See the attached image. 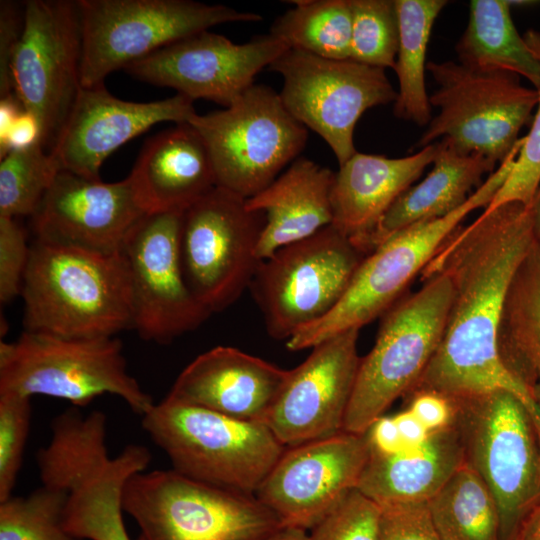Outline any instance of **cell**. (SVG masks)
Listing matches in <instances>:
<instances>
[{"label": "cell", "instance_id": "1", "mask_svg": "<svg viewBox=\"0 0 540 540\" xmlns=\"http://www.w3.org/2000/svg\"><path fill=\"white\" fill-rule=\"evenodd\" d=\"M534 242L530 208L518 202L483 211L451 233L422 271L441 270L451 280L443 337L404 398L433 392L453 399L507 390L521 399L540 425L538 408L506 370L497 347L509 284Z\"/></svg>", "mask_w": 540, "mask_h": 540}, {"label": "cell", "instance_id": "2", "mask_svg": "<svg viewBox=\"0 0 540 540\" xmlns=\"http://www.w3.org/2000/svg\"><path fill=\"white\" fill-rule=\"evenodd\" d=\"M21 295L25 331L100 338L132 328L130 276L122 252L35 238Z\"/></svg>", "mask_w": 540, "mask_h": 540}, {"label": "cell", "instance_id": "3", "mask_svg": "<svg viewBox=\"0 0 540 540\" xmlns=\"http://www.w3.org/2000/svg\"><path fill=\"white\" fill-rule=\"evenodd\" d=\"M448 400L464 463L497 503L500 539L515 540L527 515L540 504V425L507 390Z\"/></svg>", "mask_w": 540, "mask_h": 540}, {"label": "cell", "instance_id": "4", "mask_svg": "<svg viewBox=\"0 0 540 540\" xmlns=\"http://www.w3.org/2000/svg\"><path fill=\"white\" fill-rule=\"evenodd\" d=\"M519 148L501 162L469 199L450 214L415 224L382 242L357 268L345 294L323 318L286 341L299 351L349 329H359L382 316L424 270L451 233L474 210L485 208L509 176Z\"/></svg>", "mask_w": 540, "mask_h": 540}, {"label": "cell", "instance_id": "5", "mask_svg": "<svg viewBox=\"0 0 540 540\" xmlns=\"http://www.w3.org/2000/svg\"><path fill=\"white\" fill-rule=\"evenodd\" d=\"M141 418L172 469L243 494L255 495L286 449L265 423L228 417L168 395Z\"/></svg>", "mask_w": 540, "mask_h": 540}, {"label": "cell", "instance_id": "6", "mask_svg": "<svg viewBox=\"0 0 540 540\" xmlns=\"http://www.w3.org/2000/svg\"><path fill=\"white\" fill-rule=\"evenodd\" d=\"M419 290L383 315L374 346L361 357L343 431L365 434L399 397L415 386L443 337L452 300L449 276L422 272Z\"/></svg>", "mask_w": 540, "mask_h": 540}, {"label": "cell", "instance_id": "7", "mask_svg": "<svg viewBox=\"0 0 540 540\" xmlns=\"http://www.w3.org/2000/svg\"><path fill=\"white\" fill-rule=\"evenodd\" d=\"M116 337L66 338L24 331L0 342V392L45 395L86 406L96 397H120L143 416L152 397L129 373Z\"/></svg>", "mask_w": 540, "mask_h": 540}, {"label": "cell", "instance_id": "8", "mask_svg": "<svg viewBox=\"0 0 540 540\" xmlns=\"http://www.w3.org/2000/svg\"><path fill=\"white\" fill-rule=\"evenodd\" d=\"M122 507L139 527L136 540H264L283 527L255 495L210 485L172 468L129 477Z\"/></svg>", "mask_w": 540, "mask_h": 540}, {"label": "cell", "instance_id": "9", "mask_svg": "<svg viewBox=\"0 0 540 540\" xmlns=\"http://www.w3.org/2000/svg\"><path fill=\"white\" fill-rule=\"evenodd\" d=\"M426 69L438 85L429 102L439 112L415 147L439 139L461 155L503 162L537 106L536 89L522 85L516 74L476 70L451 60L429 61Z\"/></svg>", "mask_w": 540, "mask_h": 540}, {"label": "cell", "instance_id": "10", "mask_svg": "<svg viewBox=\"0 0 540 540\" xmlns=\"http://www.w3.org/2000/svg\"><path fill=\"white\" fill-rule=\"evenodd\" d=\"M82 30V87L174 42L230 22L262 16L191 0H78Z\"/></svg>", "mask_w": 540, "mask_h": 540}, {"label": "cell", "instance_id": "11", "mask_svg": "<svg viewBox=\"0 0 540 540\" xmlns=\"http://www.w3.org/2000/svg\"><path fill=\"white\" fill-rule=\"evenodd\" d=\"M210 154L216 186L249 199L269 186L304 149L308 129L279 93L254 84L225 109L188 121Z\"/></svg>", "mask_w": 540, "mask_h": 540}, {"label": "cell", "instance_id": "12", "mask_svg": "<svg viewBox=\"0 0 540 540\" xmlns=\"http://www.w3.org/2000/svg\"><path fill=\"white\" fill-rule=\"evenodd\" d=\"M366 256L330 224L261 260L249 289L268 335L286 342L326 316Z\"/></svg>", "mask_w": 540, "mask_h": 540}, {"label": "cell", "instance_id": "13", "mask_svg": "<svg viewBox=\"0 0 540 540\" xmlns=\"http://www.w3.org/2000/svg\"><path fill=\"white\" fill-rule=\"evenodd\" d=\"M262 212L246 199L215 186L182 213L180 257L186 282L212 314L235 303L249 288L261 260L257 245Z\"/></svg>", "mask_w": 540, "mask_h": 540}, {"label": "cell", "instance_id": "14", "mask_svg": "<svg viewBox=\"0 0 540 540\" xmlns=\"http://www.w3.org/2000/svg\"><path fill=\"white\" fill-rule=\"evenodd\" d=\"M12 61L14 93L38 122L49 153L82 88L78 0H28Z\"/></svg>", "mask_w": 540, "mask_h": 540}, {"label": "cell", "instance_id": "15", "mask_svg": "<svg viewBox=\"0 0 540 540\" xmlns=\"http://www.w3.org/2000/svg\"><path fill=\"white\" fill-rule=\"evenodd\" d=\"M279 73L287 111L331 148L339 166L357 151L354 129L362 114L395 102L385 70L352 59H328L289 48L269 67Z\"/></svg>", "mask_w": 540, "mask_h": 540}, {"label": "cell", "instance_id": "16", "mask_svg": "<svg viewBox=\"0 0 540 540\" xmlns=\"http://www.w3.org/2000/svg\"><path fill=\"white\" fill-rule=\"evenodd\" d=\"M182 213L147 214L122 250L130 276L132 328L142 339L159 344L195 330L211 315L184 277Z\"/></svg>", "mask_w": 540, "mask_h": 540}, {"label": "cell", "instance_id": "17", "mask_svg": "<svg viewBox=\"0 0 540 540\" xmlns=\"http://www.w3.org/2000/svg\"><path fill=\"white\" fill-rule=\"evenodd\" d=\"M289 48L271 33L237 44L205 30L163 47L124 70L141 81L173 88L193 101L206 99L228 107L254 85L259 72Z\"/></svg>", "mask_w": 540, "mask_h": 540}, {"label": "cell", "instance_id": "18", "mask_svg": "<svg viewBox=\"0 0 540 540\" xmlns=\"http://www.w3.org/2000/svg\"><path fill=\"white\" fill-rule=\"evenodd\" d=\"M369 455L366 433L346 431L286 448L255 497L284 527L309 531L357 488Z\"/></svg>", "mask_w": 540, "mask_h": 540}, {"label": "cell", "instance_id": "19", "mask_svg": "<svg viewBox=\"0 0 540 540\" xmlns=\"http://www.w3.org/2000/svg\"><path fill=\"white\" fill-rule=\"evenodd\" d=\"M358 337L359 329L338 333L289 370L265 423L285 448L343 431L361 361Z\"/></svg>", "mask_w": 540, "mask_h": 540}, {"label": "cell", "instance_id": "20", "mask_svg": "<svg viewBox=\"0 0 540 540\" xmlns=\"http://www.w3.org/2000/svg\"><path fill=\"white\" fill-rule=\"evenodd\" d=\"M147 214L130 176L105 183L60 170L31 218L36 239L111 254Z\"/></svg>", "mask_w": 540, "mask_h": 540}, {"label": "cell", "instance_id": "21", "mask_svg": "<svg viewBox=\"0 0 540 540\" xmlns=\"http://www.w3.org/2000/svg\"><path fill=\"white\" fill-rule=\"evenodd\" d=\"M194 114L193 100L181 94L131 102L103 83L82 87L50 154L61 170L98 180L103 162L121 145L159 122L186 123Z\"/></svg>", "mask_w": 540, "mask_h": 540}, {"label": "cell", "instance_id": "22", "mask_svg": "<svg viewBox=\"0 0 540 540\" xmlns=\"http://www.w3.org/2000/svg\"><path fill=\"white\" fill-rule=\"evenodd\" d=\"M288 373L237 348L217 346L181 371L168 396L235 419L266 423Z\"/></svg>", "mask_w": 540, "mask_h": 540}, {"label": "cell", "instance_id": "23", "mask_svg": "<svg viewBox=\"0 0 540 540\" xmlns=\"http://www.w3.org/2000/svg\"><path fill=\"white\" fill-rule=\"evenodd\" d=\"M436 152V142L401 158L356 152L335 172L331 225L366 254L368 237L392 204L433 163Z\"/></svg>", "mask_w": 540, "mask_h": 540}, {"label": "cell", "instance_id": "24", "mask_svg": "<svg viewBox=\"0 0 540 540\" xmlns=\"http://www.w3.org/2000/svg\"><path fill=\"white\" fill-rule=\"evenodd\" d=\"M129 176L148 214L183 212L216 186L208 149L188 122L150 138Z\"/></svg>", "mask_w": 540, "mask_h": 540}, {"label": "cell", "instance_id": "25", "mask_svg": "<svg viewBox=\"0 0 540 540\" xmlns=\"http://www.w3.org/2000/svg\"><path fill=\"white\" fill-rule=\"evenodd\" d=\"M334 178L329 168L297 158L269 186L246 199L250 210L265 215L256 249L259 260L331 224Z\"/></svg>", "mask_w": 540, "mask_h": 540}, {"label": "cell", "instance_id": "26", "mask_svg": "<svg viewBox=\"0 0 540 540\" xmlns=\"http://www.w3.org/2000/svg\"><path fill=\"white\" fill-rule=\"evenodd\" d=\"M464 465L456 428L431 431L424 443L398 453L370 447L357 489L380 506L427 503Z\"/></svg>", "mask_w": 540, "mask_h": 540}, {"label": "cell", "instance_id": "27", "mask_svg": "<svg viewBox=\"0 0 540 540\" xmlns=\"http://www.w3.org/2000/svg\"><path fill=\"white\" fill-rule=\"evenodd\" d=\"M436 143L431 171L408 188L384 214L366 240L367 255L394 234L460 208L484 182V175L492 174L498 167L481 155H461L442 141Z\"/></svg>", "mask_w": 540, "mask_h": 540}, {"label": "cell", "instance_id": "28", "mask_svg": "<svg viewBox=\"0 0 540 540\" xmlns=\"http://www.w3.org/2000/svg\"><path fill=\"white\" fill-rule=\"evenodd\" d=\"M497 347L504 367L540 412V245L536 241L509 284Z\"/></svg>", "mask_w": 540, "mask_h": 540}, {"label": "cell", "instance_id": "29", "mask_svg": "<svg viewBox=\"0 0 540 540\" xmlns=\"http://www.w3.org/2000/svg\"><path fill=\"white\" fill-rule=\"evenodd\" d=\"M149 449L131 444L70 493L65 527L78 540H131L123 520L122 491L129 477L147 469Z\"/></svg>", "mask_w": 540, "mask_h": 540}, {"label": "cell", "instance_id": "30", "mask_svg": "<svg viewBox=\"0 0 540 540\" xmlns=\"http://www.w3.org/2000/svg\"><path fill=\"white\" fill-rule=\"evenodd\" d=\"M111 459L106 446V416L66 410L51 422V438L36 461L43 486L69 495Z\"/></svg>", "mask_w": 540, "mask_h": 540}, {"label": "cell", "instance_id": "31", "mask_svg": "<svg viewBox=\"0 0 540 540\" xmlns=\"http://www.w3.org/2000/svg\"><path fill=\"white\" fill-rule=\"evenodd\" d=\"M506 0H472L465 31L455 46L459 62L481 71H505L540 87V61L516 30Z\"/></svg>", "mask_w": 540, "mask_h": 540}, {"label": "cell", "instance_id": "32", "mask_svg": "<svg viewBox=\"0 0 540 540\" xmlns=\"http://www.w3.org/2000/svg\"><path fill=\"white\" fill-rule=\"evenodd\" d=\"M446 0H395L399 22V45L394 70L399 91L394 115L418 126L431 121L426 91V51L433 24Z\"/></svg>", "mask_w": 540, "mask_h": 540}, {"label": "cell", "instance_id": "33", "mask_svg": "<svg viewBox=\"0 0 540 540\" xmlns=\"http://www.w3.org/2000/svg\"><path fill=\"white\" fill-rule=\"evenodd\" d=\"M427 508L440 540H501L495 498L465 463L427 502Z\"/></svg>", "mask_w": 540, "mask_h": 540}, {"label": "cell", "instance_id": "34", "mask_svg": "<svg viewBox=\"0 0 540 540\" xmlns=\"http://www.w3.org/2000/svg\"><path fill=\"white\" fill-rule=\"evenodd\" d=\"M279 16L270 33L290 48L328 59H350L352 16L349 0H297Z\"/></svg>", "mask_w": 540, "mask_h": 540}, {"label": "cell", "instance_id": "35", "mask_svg": "<svg viewBox=\"0 0 540 540\" xmlns=\"http://www.w3.org/2000/svg\"><path fill=\"white\" fill-rule=\"evenodd\" d=\"M60 167L40 142L0 159V216H32Z\"/></svg>", "mask_w": 540, "mask_h": 540}, {"label": "cell", "instance_id": "36", "mask_svg": "<svg viewBox=\"0 0 540 540\" xmlns=\"http://www.w3.org/2000/svg\"><path fill=\"white\" fill-rule=\"evenodd\" d=\"M69 496L42 485L0 501V540H78L64 523Z\"/></svg>", "mask_w": 540, "mask_h": 540}, {"label": "cell", "instance_id": "37", "mask_svg": "<svg viewBox=\"0 0 540 540\" xmlns=\"http://www.w3.org/2000/svg\"><path fill=\"white\" fill-rule=\"evenodd\" d=\"M350 59L377 68L395 67L399 22L395 0H349Z\"/></svg>", "mask_w": 540, "mask_h": 540}, {"label": "cell", "instance_id": "38", "mask_svg": "<svg viewBox=\"0 0 540 540\" xmlns=\"http://www.w3.org/2000/svg\"><path fill=\"white\" fill-rule=\"evenodd\" d=\"M523 39L540 61V31L529 29L524 33ZM536 91L538 103L531 128L523 137V144L509 176L484 208L485 212L510 202H518L528 208L532 204L540 185V87Z\"/></svg>", "mask_w": 540, "mask_h": 540}, {"label": "cell", "instance_id": "39", "mask_svg": "<svg viewBox=\"0 0 540 540\" xmlns=\"http://www.w3.org/2000/svg\"><path fill=\"white\" fill-rule=\"evenodd\" d=\"M31 424V397L0 392V501L10 497Z\"/></svg>", "mask_w": 540, "mask_h": 540}, {"label": "cell", "instance_id": "40", "mask_svg": "<svg viewBox=\"0 0 540 540\" xmlns=\"http://www.w3.org/2000/svg\"><path fill=\"white\" fill-rule=\"evenodd\" d=\"M382 508L357 488L308 533L309 540H380Z\"/></svg>", "mask_w": 540, "mask_h": 540}, {"label": "cell", "instance_id": "41", "mask_svg": "<svg viewBox=\"0 0 540 540\" xmlns=\"http://www.w3.org/2000/svg\"><path fill=\"white\" fill-rule=\"evenodd\" d=\"M24 229L16 218L0 216V301L7 304L21 295L30 257Z\"/></svg>", "mask_w": 540, "mask_h": 540}, {"label": "cell", "instance_id": "42", "mask_svg": "<svg viewBox=\"0 0 540 540\" xmlns=\"http://www.w3.org/2000/svg\"><path fill=\"white\" fill-rule=\"evenodd\" d=\"M380 540H440L427 503L381 506Z\"/></svg>", "mask_w": 540, "mask_h": 540}, {"label": "cell", "instance_id": "43", "mask_svg": "<svg viewBox=\"0 0 540 540\" xmlns=\"http://www.w3.org/2000/svg\"><path fill=\"white\" fill-rule=\"evenodd\" d=\"M24 27V3L0 1V98L14 93L12 61Z\"/></svg>", "mask_w": 540, "mask_h": 540}, {"label": "cell", "instance_id": "44", "mask_svg": "<svg viewBox=\"0 0 540 540\" xmlns=\"http://www.w3.org/2000/svg\"><path fill=\"white\" fill-rule=\"evenodd\" d=\"M408 408L429 431L438 430L451 424L452 406L450 401L437 393L420 392L407 397Z\"/></svg>", "mask_w": 540, "mask_h": 540}, {"label": "cell", "instance_id": "45", "mask_svg": "<svg viewBox=\"0 0 540 540\" xmlns=\"http://www.w3.org/2000/svg\"><path fill=\"white\" fill-rule=\"evenodd\" d=\"M41 143V131L37 120L24 109L16 118L9 135L0 146V159L10 151L23 149Z\"/></svg>", "mask_w": 540, "mask_h": 540}, {"label": "cell", "instance_id": "46", "mask_svg": "<svg viewBox=\"0 0 540 540\" xmlns=\"http://www.w3.org/2000/svg\"><path fill=\"white\" fill-rule=\"evenodd\" d=\"M370 447L382 453H398L404 450L394 416H381L366 432Z\"/></svg>", "mask_w": 540, "mask_h": 540}, {"label": "cell", "instance_id": "47", "mask_svg": "<svg viewBox=\"0 0 540 540\" xmlns=\"http://www.w3.org/2000/svg\"><path fill=\"white\" fill-rule=\"evenodd\" d=\"M405 449H411L426 441L431 431L409 410L394 416Z\"/></svg>", "mask_w": 540, "mask_h": 540}, {"label": "cell", "instance_id": "48", "mask_svg": "<svg viewBox=\"0 0 540 540\" xmlns=\"http://www.w3.org/2000/svg\"><path fill=\"white\" fill-rule=\"evenodd\" d=\"M23 109L15 94L0 98V146L5 143L13 123Z\"/></svg>", "mask_w": 540, "mask_h": 540}, {"label": "cell", "instance_id": "49", "mask_svg": "<svg viewBox=\"0 0 540 540\" xmlns=\"http://www.w3.org/2000/svg\"><path fill=\"white\" fill-rule=\"evenodd\" d=\"M516 538L519 540H540V504L527 515Z\"/></svg>", "mask_w": 540, "mask_h": 540}, {"label": "cell", "instance_id": "50", "mask_svg": "<svg viewBox=\"0 0 540 540\" xmlns=\"http://www.w3.org/2000/svg\"><path fill=\"white\" fill-rule=\"evenodd\" d=\"M264 540H309V536L308 531L283 526Z\"/></svg>", "mask_w": 540, "mask_h": 540}, {"label": "cell", "instance_id": "51", "mask_svg": "<svg viewBox=\"0 0 540 540\" xmlns=\"http://www.w3.org/2000/svg\"><path fill=\"white\" fill-rule=\"evenodd\" d=\"M534 238L540 245V185L530 206Z\"/></svg>", "mask_w": 540, "mask_h": 540}, {"label": "cell", "instance_id": "52", "mask_svg": "<svg viewBox=\"0 0 540 540\" xmlns=\"http://www.w3.org/2000/svg\"><path fill=\"white\" fill-rule=\"evenodd\" d=\"M515 540H519L518 538H516Z\"/></svg>", "mask_w": 540, "mask_h": 540}]
</instances>
